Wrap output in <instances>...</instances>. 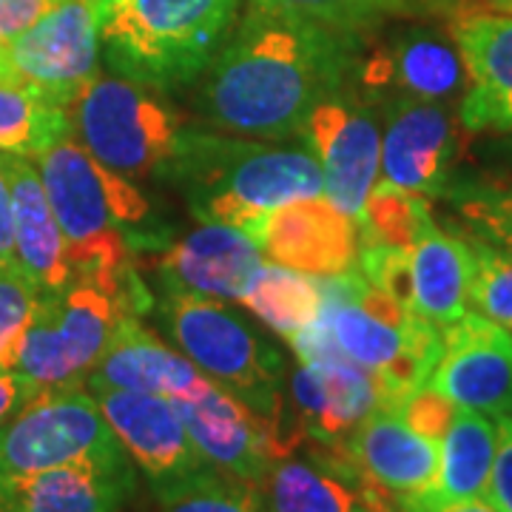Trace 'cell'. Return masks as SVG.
<instances>
[{
	"mask_svg": "<svg viewBox=\"0 0 512 512\" xmlns=\"http://www.w3.org/2000/svg\"><path fill=\"white\" fill-rule=\"evenodd\" d=\"M97 0H60L15 35L0 37V86L37 94L72 111L97 74Z\"/></svg>",
	"mask_w": 512,
	"mask_h": 512,
	"instance_id": "30bf717a",
	"label": "cell"
},
{
	"mask_svg": "<svg viewBox=\"0 0 512 512\" xmlns=\"http://www.w3.org/2000/svg\"><path fill=\"white\" fill-rule=\"evenodd\" d=\"M165 165L197 220L231 225L251 239L276 208L322 197V168L313 148L180 134Z\"/></svg>",
	"mask_w": 512,
	"mask_h": 512,
	"instance_id": "7a4b0ae2",
	"label": "cell"
},
{
	"mask_svg": "<svg viewBox=\"0 0 512 512\" xmlns=\"http://www.w3.org/2000/svg\"><path fill=\"white\" fill-rule=\"evenodd\" d=\"M265 256L245 231L202 222L160 259V279L168 293L242 302Z\"/></svg>",
	"mask_w": 512,
	"mask_h": 512,
	"instance_id": "ffe728a7",
	"label": "cell"
},
{
	"mask_svg": "<svg viewBox=\"0 0 512 512\" xmlns=\"http://www.w3.org/2000/svg\"><path fill=\"white\" fill-rule=\"evenodd\" d=\"M0 163L12 191V222H15V259L20 271L40 291H57L74 279L69 245L49 205L37 165L26 157L0 154Z\"/></svg>",
	"mask_w": 512,
	"mask_h": 512,
	"instance_id": "603a6c76",
	"label": "cell"
},
{
	"mask_svg": "<svg viewBox=\"0 0 512 512\" xmlns=\"http://www.w3.org/2000/svg\"><path fill=\"white\" fill-rule=\"evenodd\" d=\"M146 302L134 274H74L69 285L40 291L15 370L40 390L86 387L114 328L143 311Z\"/></svg>",
	"mask_w": 512,
	"mask_h": 512,
	"instance_id": "8992f818",
	"label": "cell"
},
{
	"mask_svg": "<svg viewBox=\"0 0 512 512\" xmlns=\"http://www.w3.org/2000/svg\"><path fill=\"white\" fill-rule=\"evenodd\" d=\"M467 239L473 248L470 311L512 330V251H504L478 237Z\"/></svg>",
	"mask_w": 512,
	"mask_h": 512,
	"instance_id": "1f68e13d",
	"label": "cell"
},
{
	"mask_svg": "<svg viewBox=\"0 0 512 512\" xmlns=\"http://www.w3.org/2000/svg\"><path fill=\"white\" fill-rule=\"evenodd\" d=\"M77 143L123 177L165 165L180 143V120L163 97L126 77L94 74L72 106Z\"/></svg>",
	"mask_w": 512,
	"mask_h": 512,
	"instance_id": "9c48e42d",
	"label": "cell"
},
{
	"mask_svg": "<svg viewBox=\"0 0 512 512\" xmlns=\"http://www.w3.org/2000/svg\"><path fill=\"white\" fill-rule=\"evenodd\" d=\"M163 322L174 345L202 376L237 396L262 419L274 421L282 436L285 362L251 325L220 305V299L194 293H168Z\"/></svg>",
	"mask_w": 512,
	"mask_h": 512,
	"instance_id": "52a82bcc",
	"label": "cell"
},
{
	"mask_svg": "<svg viewBox=\"0 0 512 512\" xmlns=\"http://www.w3.org/2000/svg\"><path fill=\"white\" fill-rule=\"evenodd\" d=\"M319 325L339 356L365 367L382 382L393 410L404 396L427 384L441 356V330L367 282L362 271H345L322 282Z\"/></svg>",
	"mask_w": 512,
	"mask_h": 512,
	"instance_id": "5b68a950",
	"label": "cell"
},
{
	"mask_svg": "<svg viewBox=\"0 0 512 512\" xmlns=\"http://www.w3.org/2000/svg\"><path fill=\"white\" fill-rule=\"evenodd\" d=\"M427 384L456 407L512 416V330L467 311L441 330V356Z\"/></svg>",
	"mask_w": 512,
	"mask_h": 512,
	"instance_id": "9a60e30c",
	"label": "cell"
},
{
	"mask_svg": "<svg viewBox=\"0 0 512 512\" xmlns=\"http://www.w3.org/2000/svg\"><path fill=\"white\" fill-rule=\"evenodd\" d=\"M336 453L396 512L427 493L439 473V444L410 430L393 407H379Z\"/></svg>",
	"mask_w": 512,
	"mask_h": 512,
	"instance_id": "ac0fdd59",
	"label": "cell"
},
{
	"mask_svg": "<svg viewBox=\"0 0 512 512\" xmlns=\"http://www.w3.org/2000/svg\"><path fill=\"white\" fill-rule=\"evenodd\" d=\"M407 308L433 328H450L470 311L473 248L470 239L430 228L407 248Z\"/></svg>",
	"mask_w": 512,
	"mask_h": 512,
	"instance_id": "d4e9b609",
	"label": "cell"
},
{
	"mask_svg": "<svg viewBox=\"0 0 512 512\" xmlns=\"http://www.w3.org/2000/svg\"><path fill=\"white\" fill-rule=\"evenodd\" d=\"M353 52V32L251 3L208 66L202 111L239 137H291L342 86Z\"/></svg>",
	"mask_w": 512,
	"mask_h": 512,
	"instance_id": "6da1fadb",
	"label": "cell"
},
{
	"mask_svg": "<svg viewBox=\"0 0 512 512\" xmlns=\"http://www.w3.org/2000/svg\"><path fill=\"white\" fill-rule=\"evenodd\" d=\"M456 410V404L447 396H441L439 390H433L430 384H421L419 390L404 396L396 407V413L402 416L410 430H416L419 436L436 441V444H441V439L447 436L450 424L456 419Z\"/></svg>",
	"mask_w": 512,
	"mask_h": 512,
	"instance_id": "d590c367",
	"label": "cell"
},
{
	"mask_svg": "<svg viewBox=\"0 0 512 512\" xmlns=\"http://www.w3.org/2000/svg\"><path fill=\"white\" fill-rule=\"evenodd\" d=\"M237 18L239 0H97L111 69L160 92L208 72Z\"/></svg>",
	"mask_w": 512,
	"mask_h": 512,
	"instance_id": "3957f363",
	"label": "cell"
},
{
	"mask_svg": "<svg viewBox=\"0 0 512 512\" xmlns=\"http://www.w3.org/2000/svg\"><path fill=\"white\" fill-rule=\"evenodd\" d=\"M160 504V512H268L259 484L228 476L222 470Z\"/></svg>",
	"mask_w": 512,
	"mask_h": 512,
	"instance_id": "836d02e7",
	"label": "cell"
},
{
	"mask_svg": "<svg viewBox=\"0 0 512 512\" xmlns=\"http://www.w3.org/2000/svg\"><path fill=\"white\" fill-rule=\"evenodd\" d=\"M60 0H0V37H9L55 9Z\"/></svg>",
	"mask_w": 512,
	"mask_h": 512,
	"instance_id": "74e56055",
	"label": "cell"
},
{
	"mask_svg": "<svg viewBox=\"0 0 512 512\" xmlns=\"http://www.w3.org/2000/svg\"><path fill=\"white\" fill-rule=\"evenodd\" d=\"M359 77L373 89H399L402 97L433 103L467 92V69L453 37L427 26L390 37L362 63Z\"/></svg>",
	"mask_w": 512,
	"mask_h": 512,
	"instance_id": "7402d4cb",
	"label": "cell"
},
{
	"mask_svg": "<svg viewBox=\"0 0 512 512\" xmlns=\"http://www.w3.org/2000/svg\"><path fill=\"white\" fill-rule=\"evenodd\" d=\"M504 3H507V6H512V0H504Z\"/></svg>",
	"mask_w": 512,
	"mask_h": 512,
	"instance_id": "b9f144b4",
	"label": "cell"
},
{
	"mask_svg": "<svg viewBox=\"0 0 512 512\" xmlns=\"http://www.w3.org/2000/svg\"><path fill=\"white\" fill-rule=\"evenodd\" d=\"M379 407L393 404L382 382L365 367L353 365L339 353L299 362L285 393L282 436L291 453L302 441L336 450Z\"/></svg>",
	"mask_w": 512,
	"mask_h": 512,
	"instance_id": "7c38bea8",
	"label": "cell"
},
{
	"mask_svg": "<svg viewBox=\"0 0 512 512\" xmlns=\"http://www.w3.org/2000/svg\"><path fill=\"white\" fill-rule=\"evenodd\" d=\"M0 265H18V259H15V222H12V191H9L3 163H0Z\"/></svg>",
	"mask_w": 512,
	"mask_h": 512,
	"instance_id": "ab89813d",
	"label": "cell"
},
{
	"mask_svg": "<svg viewBox=\"0 0 512 512\" xmlns=\"http://www.w3.org/2000/svg\"><path fill=\"white\" fill-rule=\"evenodd\" d=\"M510 419H512V416H510Z\"/></svg>",
	"mask_w": 512,
	"mask_h": 512,
	"instance_id": "7bdbcfd3",
	"label": "cell"
},
{
	"mask_svg": "<svg viewBox=\"0 0 512 512\" xmlns=\"http://www.w3.org/2000/svg\"><path fill=\"white\" fill-rule=\"evenodd\" d=\"M498 424V450L490 484H487V501L498 512H512V419L501 416Z\"/></svg>",
	"mask_w": 512,
	"mask_h": 512,
	"instance_id": "8d00e7d4",
	"label": "cell"
},
{
	"mask_svg": "<svg viewBox=\"0 0 512 512\" xmlns=\"http://www.w3.org/2000/svg\"><path fill=\"white\" fill-rule=\"evenodd\" d=\"M498 450V424L493 416L458 407L456 419L439 444V473L430 490L399 512H436L456 501L487 498Z\"/></svg>",
	"mask_w": 512,
	"mask_h": 512,
	"instance_id": "4316f807",
	"label": "cell"
},
{
	"mask_svg": "<svg viewBox=\"0 0 512 512\" xmlns=\"http://www.w3.org/2000/svg\"><path fill=\"white\" fill-rule=\"evenodd\" d=\"M72 134V111L37 94L0 86V154L37 160Z\"/></svg>",
	"mask_w": 512,
	"mask_h": 512,
	"instance_id": "f1b7e54d",
	"label": "cell"
},
{
	"mask_svg": "<svg viewBox=\"0 0 512 512\" xmlns=\"http://www.w3.org/2000/svg\"><path fill=\"white\" fill-rule=\"evenodd\" d=\"M430 228H436L430 202L421 194L376 185L359 214L362 248H399L407 251Z\"/></svg>",
	"mask_w": 512,
	"mask_h": 512,
	"instance_id": "f546056e",
	"label": "cell"
},
{
	"mask_svg": "<svg viewBox=\"0 0 512 512\" xmlns=\"http://www.w3.org/2000/svg\"><path fill=\"white\" fill-rule=\"evenodd\" d=\"M242 305L282 339L293 342L319 322L325 296L322 285L308 274L276 262H262L242 296Z\"/></svg>",
	"mask_w": 512,
	"mask_h": 512,
	"instance_id": "83f0119b",
	"label": "cell"
},
{
	"mask_svg": "<svg viewBox=\"0 0 512 512\" xmlns=\"http://www.w3.org/2000/svg\"><path fill=\"white\" fill-rule=\"evenodd\" d=\"M254 242L268 262L322 279L350 271L362 248L359 220L325 197L276 208L259 225Z\"/></svg>",
	"mask_w": 512,
	"mask_h": 512,
	"instance_id": "e0dca14e",
	"label": "cell"
},
{
	"mask_svg": "<svg viewBox=\"0 0 512 512\" xmlns=\"http://www.w3.org/2000/svg\"><path fill=\"white\" fill-rule=\"evenodd\" d=\"M168 402L177 407L202 456L228 476L262 487L276 461L291 456L274 421L262 419L202 373L185 393Z\"/></svg>",
	"mask_w": 512,
	"mask_h": 512,
	"instance_id": "4fadbf2b",
	"label": "cell"
},
{
	"mask_svg": "<svg viewBox=\"0 0 512 512\" xmlns=\"http://www.w3.org/2000/svg\"><path fill=\"white\" fill-rule=\"evenodd\" d=\"M456 157L453 117L441 103L399 97L387 114L382 134L379 183L421 197L441 194Z\"/></svg>",
	"mask_w": 512,
	"mask_h": 512,
	"instance_id": "d6986e66",
	"label": "cell"
},
{
	"mask_svg": "<svg viewBox=\"0 0 512 512\" xmlns=\"http://www.w3.org/2000/svg\"><path fill=\"white\" fill-rule=\"evenodd\" d=\"M40 288L18 265H0V370L18 367L20 345L29 330Z\"/></svg>",
	"mask_w": 512,
	"mask_h": 512,
	"instance_id": "d6a6232c",
	"label": "cell"
},
{
	"mask_svg": "<svg viewBox=\"0 0 512 512\" xmlns=\"http://www.w3.org/2000/svg\"><path fill=\"white\" fill-rule=\"evenodd\" d=\"M40 387L29 382L18 370H0V427L18 413L29 399H35Z\"/></svg>",
	"mask_w": 512,
	"mask_h": 512,
	"instance_id": "f35d334b",
	"label": "cell"
},
{
	"mask_svg": "<svg viewBox=\"0 0 512 512\" xmlns=\"http://www.w3.org/2000/svg\"><path fill=\"white\" fill-rule=\"evenodd\" d=\"M262 493L268 512H396L348 458L328 447H316L308 458H279Z\"/></svg>",
	"mask_w": 512,
	"mask_h": 512,
	"instance_id": "44dd1931",
	"label": "cell"
},
{
	"mask_svg": "<svg viewBox=\"0 0 512 512\" xmlns=\"http://www.w3.org/2000/svg\"><path fill=\"white\" fill-rule=\"evenodd\" d=\"M35 165L69 245L74 274H134L131 237L151 217L146 197L72 137L43 151Z\"/></svg>",
	"mask_w": 512,
	"mask_h": 512,
	"instance_id": "277c9868",
	"label": "cell"
},
{
	"mask_svg": "<svg viewBox=\"0 0 512 512\" xmlns=\"http://www.w3.org/2000/svg\"><path fill=\"white\" fill-rule=\"evenodd\" d=\"M456 211L473 237L512 251V188H478L456 200Z\"/></svg>",
	"mask_w": 512,
	"mask_h": 512,
	"instance_id": "e575fe53",
	"label": "cell"
},
{
	"mask_svg": "<svg viewBox=\"0 0 512 512\" xmlns=\"http://www.w3.org/2000/svg\"><path fill=\"white\" fill-rule=\"evenodd\" d=\"M103 416L128 461L143 470L160 501L220 473L188 436L177 407L165 396L137 390H94Z\"/></svg>",
	"mask_w": 512,
	"mask_h": 512,
	"instance_id": "8fae6325",
	"label": "cell"
},
{
	"mask_svg": "<svg viewBox=\"0 0 512 512\" xmlns=\"http://www.w3.org/2000/svg\"><path fill=\"white\" fill-rule=\"evenodd\" d=\"M447 32L467 69L461 126L467 131H512V6L487 0L461 6Z\"/></svg>",
	"mask_w": 512,
	"mask_h": 512,
	"instance_id": "5bb4252c",
	"label": "cell"
},
{
	"mask_svg": "<svg viewBox=\"0 0 512 512\" xmlns=\"http://www.w3.org/2000/svg\"><path fill=\"white\" fill-rule=\"evenodd\" d=\"M436 512H498L487 501V498H470V501H456V504H447V507H441Z\"/></svg>",
	"mask_w": 512,
	"mask_h": 512,
	"instance_id": "60d3db41",
	"label": "cell"
},
{
	"mask_svg": "<svg viewBox=\"0 0 512 512\" xmlns=\"http://www.w3.org/2000/svg\"><path fill=\"white\" fill-rule=\"evenodd\" d=\"M254 6L313 20L330 29L359 32L387 18H413L430 0H251Z\"/></svg>",
	"mask_w": 512,
	"mask_h": 512,
	"instance_id": "4dcf8cb0",
	"label": "cell"
},
{
	"mask_svg": "<svg viewBox=\"0 0 512 512\" xmlns=\"http://www.w3.org/2000/svg\"><path fill=\"white\" fill-rule=\"evenodd\" d=\"M322 168V197L359 220L382 171L376 117L348 100H322L302 128Z\"/></svg>",
	"mask_w": 512,
	"mask_h": 512,
	"instance_id": "2e32d148",
	"label": "cell"
},
{
	"mask_svg": "<svg viewBox=\"0 0 512 512\" xmlns=\"http://www.w3.org/2000/svg\"><path fill=\"white\" fill-rule=\"evenodd\" d=\"M131 487V470L72 464L0 478V512H120Z\"/></svg>",
	"mask_w": 512,
	"mask_h": 512,
	"instance_id": "484cf974",
	"label": "cell"
},
{
	"mask_svg": "<svg viewBox=\"0 0 512 512\" xmlns=\"http://www.w3.org/2000/svg\"><path fill=\"white\" fill-rule=\"evenodd\" d=\"M72 464L131 470L126 450L86 387L40 390L0 427V478Z\"/></svg>",
	"mask_w": 512,
	"mask_h": 512,
	"instance_id": "ba28073f",
	"label": "cell"
},
{
	"mask_svg": "<svg viewBox=\"0 0 512 512\" xmlns=\"http://www.w3.org/2000/svg\"><path fill=\"white\" fill-rule=\"evenodd\" d=\"M197 379L200 370L183 353L165 348L151 330L137 322V316H126L92 367L86 390H137L174 399Z\"/></svg>",
	"mask_w": 512,
	"mask_h": 512,
	"instance_id": "cb8c5ba5",
	"label": "cell"
}]
</instances>
